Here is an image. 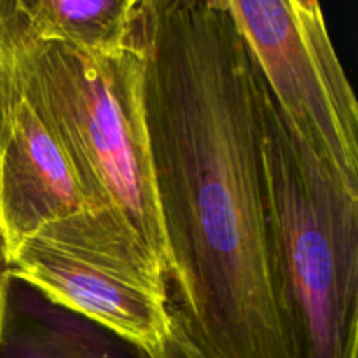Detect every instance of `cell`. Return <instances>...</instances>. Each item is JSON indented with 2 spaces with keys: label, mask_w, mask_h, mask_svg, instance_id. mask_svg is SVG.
I'll return each mask as SVG.
<instances>
[{
  "label": "cell",
  "mask_w": 358,
  "mask_h": 358,
  "mask_svg": "<svg viewBox=\"0 0 358 358\" xmlns=\"http://www.w3.org/2000/svg\"><path fill=\"white\" fill-rule=\"evenodd\" d=\"M140 41L173 310L210 358H292L275 297L262 77L229 0H142Z\"/></svg>",
  "instance_id": "obj_1"
},
{
  "label": "cell",
  "mask_w": 358,
  "mask_h": 358,
  "mask_svg": "<svg viewBox=\"0 0 358 358\" xmlns=\"http://www.w3.org/2000/svg\"><path fill=\"white\" fill-rule=\"evenodd\" d=\"M261 91L275 297L290 355L357 358L358 192L294 131L264 79Z\"/></svg>",
  "instance_id": "obj_2"
},
{
  "label": "cell",
  "mask_w": 358,
  "mask_h": 358,
  "mask_svg": "<svg viewBox=\"0 0 358 358\" xmlns=\"http://www.w3.org/2000/svg\"><path fill=\"white\" fill-rule=\"evenodd\" d=\"M10 27L31 91L91 212L121 222L168 278L143 114L140 14L129 45L114 56H91L58 42L37 41L27 31L16 0L10 6Z\"/></svg>",
  "instance_id": "obj_3"
},
{
  "label": "cell",
  "mask_w": 358,
  "mask_h": 358,
  "mask_svg": "<svg viewBox=\"0 0 358 358\" xmlns=\"http://www.w3.org/2000/svg\"><path fill=\"white\" fill-rule=\"evenodd\" d=\"M6 268L150 355L170 325L166 273L110 215L83 212L48 224Z\"/></svg>",
  "instance_id": "obj_4"
},
{
  "label": "cell",
  "mask_w": 358,
  "mask_h": 358,
  "mask_svg": "<svg viewBox=\"0 0 358 358\" xmlns=\"http://www.w3.org/2000/svg\"><path fill=\"white\" fill-rule=\"evenodd\" d=\"M294 131L358 192V103L315 0H229Z\"/></svg>",
  "instance_id": "obj_5"
},
{
  "label": "cell",
  "mask_w": 358,
  "mask_h": 358,
  "mask_svg": "<svg viewBox=\"0 0 358 358\" xmlns=\"http://www.w3.org/2000/svg\"><path fill=\"white\" fill-rule=\"evenodd\" d=\"M10 6L13 0H0V247L6 266L44 226L91 212L21 65Z\"/></svg>",
  "instance_id": "obj_6"
},
{
  "label": "cell",
  "mask_w": 358,
  "mask_h": 358,
  "mask_svg": "<svg viewBox=\"0 0 358 358\" xmlns=\"http://www.w3.org/2000/svg\"><path fill=\"white\" fill-rule=\"evenodd\" d=\"M0 358H154L13 268L0 269Z\"/></svg>",
  "instance_id": "obj_7"
},
{
  "label": "cell",
  "mask_w": 358,
  "mask_h": 358,
  "mask_svg": "<svg viewBox=\"0 0 358 358\" xmlns=\"http://www.w3.org/2000/svg\"><path fill=\"white\" fill-rule=\"evenodd\" d=\"M27 31L91 56H114L135 34L142 0H16Z\"/></svg>",
  "instance_id": "obj_8"
},
{
  "label": "cell",
  "mask_w": 358,
  "mask_h": 358,
  "mask_svg": "<svg viewBox=\"0 0 358 358\" xmlns=\"http://www.w3.org/2000/svg\"><path fill=\"white\" fill-rule=\"evenodd\" d=\"M154 358H210L189 336L184 322L177 311L170 310V325L161 341L159 348L152 353Z\"/></svg>",
  "instance_id": "obj_9"
},
{
  "label": "cell",
  "mask_w": 358,
  "mask_h": 358,
  "mask_svg": "<svg viewBox=\"0 0 358 358\" xmlns=\"http://www.w3.org/2000/svg\"><path fill=\"white\" fill-rule=\"evenodd\" d=\"M0 264H3V259H2V247H0ZM2 269V268H0Z\"/></svg>",
  "instance_id": "obj_10"
}]
</instances>
